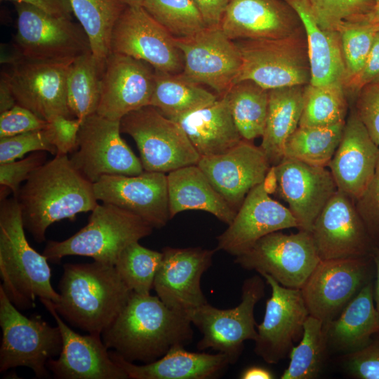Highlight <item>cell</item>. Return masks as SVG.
<instances>
[{"mask_svg": "<svg viewBox=\"0 0 379 379\" xmlns=\"http://www.w3.org/2000/svg\"><path fill=\"white\" fill-rule=\"evenodd\" d=\"M59 327L62 346L57 359H50L48 369L59 379H126V373L110 358L101 335H81L70 328L55 310L53 302L39 299Z\"/></svg>", "mask_w": 379, "mask_h": 379, "instance_id": "d4e9b609", "label": "cell"}, {"mask_svg": "<svg viewBox=\"0 0 379 379\" xmlns=\"http://www.w3.org/2000/svg\"><path fill=\"white\" fill-rule=\"evenodd\" d=\"M16 105L6 73L4 72L0 81V112L7 111Z\"/></svg>", "mask_w": 379, "mask_h": 379, "instance_id": "9f6ffc18", "label": "cell"}, {"mask_svg": "<svg viewBox=\"0 0 379 379\" xmlns=\"http://www.w3.org/2000/svg\"><path fill=\"white\" fill-rule=\"evenodd\" d=\"M197 165L237 212L248 193L265 181L272 167L260 147L244 139L222 154L200 157Z\"/></svg>", "mask_w": 379, "mask_h": 379, "instance_id": "603a6c76", "label": "cell"}, {"mask_svg": "<svg viewBox=\"0 0 379 379\" xmlns=\"http://www.w3.org/2000/svg\"><path fill=\"white\" fill-rule=\"evenodd\" d=\"M272 289L262 321L256 326L255 353L268 364L289 356L302 335L310 315L300 289L285 287L267 274H260Z\"/></svg>", "mask_w": 379, "mask_h": 379, "instance_id": "e0dca14e", "label": "cell"}, {"mask_svg": "<svg viewBox=\"0 0 379 379\" xmlns=\"http://www.w3.org/2000/svg\"><path fill=\"white\" fill-rule=\"evenodd\" d=\"M265 295V284L259 275L244 280L241 288V301L235 307L219 309L208 302L186 314L202 333L197 343L199 350L211 348L226 354L230 364L239 358L246 340L257 338L254 308Z\"/></svg>", "mask_w": 379, "mask_h": 379, "instance_id": "9c48e42d", "label": "cell"}, {"mask_svg": "<svg viewBox=\"0 0 379 379\" xmlns=\"http://www.w3.org/2000/svg\"><path fill=\"white\" fill-rule=\"evenodd\" d=\"M53 307L72 326L101 335L126 305L133 292L114 265L94 260L66 263Z\"/></svg>", "mask_w": 379, "mask_h": 379, "instance_id": "3957f363", "label": "cell"}, {"mask_svg": "<svg viewBox=\"0 0 379 379\" xmlns=\"http://www.w3.org/2000/svg\"><path fill=\"white\" fill-rule=\"evenodd\" d=\"M235 42L240 50L242 63L234 84L251 80L271 90L310 83L311 68L303 26L282 38Z\"/></svg>", "mask_w": 379, "mask_h": 379, "instance_id": "8992f818", "label": "cell"}, {"mask_svg": "<svg viewBox=\"0 0 379 379\" xmlns=\"http://www.w3.org/2000/svg\"><path fill=\"white\" fill-rule=\"evenodd\" d=\"M347 94L343 81L305 86L298 126H327L345 121Z\"/></svg>", "mask_w": 379, "mask_h": 379, "instance_id": "f35d334b", "label": "cell"}, {"mask_svg": "<svg viewBox=\"0 0 379 379\" xmlns=\"http://www.w3.org/2000/svg\"><path fill=\"white\" fill-rule=\"evenodd\" d=\"M374 274L371 256L321 260L300 288L310 315L332 321Z\"/></svg>", "mask_w": 379, "mask_h": 379, "instance_id": "4fadbf2b", "label": "cell"}, {"mask_svg": "<svg viewBox=\"0 0 379 379\" xmlns=\"http://www.w3.org/2000/svg\"><path fill=\"white\" fill-rule=\"evenodd\" d=\"M298 15L303 26L311 68L310 84L344 82L345 67L339 33L323 29L317 23L309 0H284Z\"/></svg>", "mask_w": 379, "mask_h": 379, "instance_id": "1f68e13d", "label": "cell"}, {"mask_svg": "<svg viewBox=\"0 0 379 379\" xmlns=\"http://www.w3.org/2000/svg\"><path fill=\"white\" fill-rule=\"evenodd\" d=\"M81 122L80 119L65 116H57L48 121L46 129L57 149V154H72L76 150Z\"/></svg>", "mask_w": 379, "mask_h": 379, "instance_id": "816d5d0a", "label": "cell"}, {"mask_svg": "<svg viewBox=\"0 0 379 379\" xmlns=\"http://www.w3.org/2000/svg\"><path fill=\"white\" fill-rule=\"evenodd\" d=\"M310 233L321 260L369 257L375 246L354 201L338 190L317 218Z\"/></svg>", "mask_w": 379, "mask_h": 379, "instance_id": "d6986e66", "label": "cell"}, {"mask_svg": "<svg viewBox=\"0 0 379 379\" xmlns=\"http://www.w3.org/2000/svg\"><path fill=\"white\" fill-rule=\"evenodd\" d=\"M268 91L251 80L234 83L225 96L242 138L251 141L264 133Z\"/></svg>", "mask_w": 379, "mask_h": 379, "instance_id": "d590c367", "label": "cell"}, {"mask_svg": "<svg viewBox=\"0 0 379 379\" xmlns=\"http://www.w3.org/2000/svg\"><path fill=\"white\" fill-rule=\"evenodd\" d=\"M46 161V152L38 151L18 161L0 164V185L9 188L16 198L22 183Z\"/></svg>", "mask_w": 379, "mask_h": 379, "instance_id": "bcb514c9", "label": "cell"}, {"mask_svg": "<svg viewBox=\"0 0 379 379\" xmlns=\"http://www.w3.org/2000/svg\"><path fill=\"white\" fill-rule=\"evenodd\" d=\"M17 11L16 52L42 61L70 62L92 52L89 39L79 23L50 15L25 3H14Z\"/></svg>", "mask_w": 379, "mask_h": 379, "instance_id": "30bf717a", "label": "cell"}, {"mask_svg": "<svg viewBox=\"0 0 379 379\" xmlns=\"http://www.w3.org/2000/svg\"><path fill=\"white\" fill-rule=\"evenodd\" d=\"M346 371L358 379H379V335L363 348L343 357Z\"/></svg>", "mask_w": 379, "mask_h": 379, "instance_id": "7dc6e473", "label": "cell"}, {"mask_svg": "<svg viewBox=\"0 0 379 379\" xmlns=\"http://www.w3.org/2000/svg\"><path fill=\"white\" fill-rule=\"evenodd\" d=\"M109 354L131 379H211L219 376L231 364L225 354L189 352L181 345L172 347L161 358L144 365L128 361L114 350Z\"/></svg>", "mask_w": 379, "mask_h": 379, "instance_id": "83f0119b", "label": "cell"}, {"mask_svg": "<svg viewBox=\"0 0 379 379\" xmlns=\"http://www.w3.org/2000/svg\"><path fill=\"white\" fill-rule=\"evenodd\" d=\"M272 170L279 196L288 204L298 230L310 232L338 190L330 170L285 157Z\"/></svg>", "mask_w": 379, "mask_h": 379, "instance_id": "ac0fdd59", "label": "cell"}, {"mask_svg": "<svg viewBox=\"0 0 379 379\" xmlns=\"http://www.w3.org/2000/svg\"><path fill=\"white\" fill-rule=\"evenodd\" d=\"M199 11L206 27H220L230 0H192Z\"/></svg>", "mask_w": 379, "mask_h": 379, "instance_id": "db71d44e", "label": "cell"}, {"mask_svg": "<svg viewBox=\"0 0 379 379\" xmlns=\"http://www.w3.org/2000/svg\"><path fill=\"white\" fill-rule=\"evenodd\" d=\"M104 67L92 52L77 58L70 64L67 76V99L74 118L83 120L96 113Z\"/></svg>", "mask_w": 379, "mask_h": 379, "instance_id": "8d00e7d4", "label": "cell"}, {"mask_svg": "<svg viewBox=\"0 0 379 379\" xmlns=\"http://www.w3.org/2000/svg\"><path fill=\"white\" fill-rule=\"evenodd\" d=\"M377 79H379V31L375 36L364 67L347 87V94L348 93L355 100L357 93L364 86Z\"/></svg>", "mask_w": 379, "mask_h": 379, "instance_id": "f5cc1de1", "label": "cell"}, {"mask_svg": "<svg viewBox=\"0 0 379 379\" xmlns=\"http://www.w3.org/2000/svg\"><path fill=\"white\" fill-rule=\"evenodd\" d=\"M319 25L324 30L336 31L343 21L373 12L374 0H309Z\"/></svg>", "mask_w": 379, "mask_h": 379, "instance_id": "ee69618b", "label": "cell"}, {"mask_svg": "<svg viewBox=\"0 0 379 379\" xmlns=\"http://www.w3.org/2000/svg\"><path fill=\"white\" fill-rule=\"evenodd\" d=\"M154 69L131 56L111 52L107 56L101 81L96 113L114 121L150 105L154 88Z\"/></svg>", "mask_w": 379, "mask_h": 379, "instance_id": "7402d4cb", "label": "cell"}, {"mask_svg": "<svg viewBox=\"0 0 379 379\" xmlns=\"http://www.w3.org/2000/svg\"><path fill=\"white\" fill-rule=\"evenodd\" d=\"M98 201L113 204L140 217L153 228L171 219L167 175L144 171L136 175H107L93 183Z\"/></svg>", "mask_w": 379, "mask_h": 379, "instance_id": "ffe728a7", "label": "cell"}, {"mask_svg": "<svg viewBox=\"0 0 379 379\" xmlns=\"http://www.w3.org/2000/svg\"><path fill=\"white\" fill-rule=\"evenodd\" d=\"M162 257V252L151 250L135 241L121 251L114 266L133 292L150 294Z\"/></svg>", "mask_w": 379, "mask_h": 379, "instance_id": "b9f144b4", "label": "cell"}, {"mask_svg": "<svg viewBox=\"0 0 379 379\" xmlns=\"http://www.w3.org/2000/svg\"><path fill=\"white\" fill-rule=\"evenodd\" d=\"M127 6H142L144 0H121Z\"/></svg>", "mask_w": 379, "mask_h": 379, "instance_id": "94428289", "label": "cell"}, {"mask_svg": "<svg viewBox=\"0 0 379 379\" xmlns=\"http://www.w3.org/2000/svg\"><path fill=\"white\" fill-rule=\"evenodd\" d=\"M354 100V108L359 118L379 145V79L364 86Z\"/></svg>", "mask_w": 379, "mask_h": 379, "instance_id": "c3c4849f", "label": "cell"}, {"mask_svg": "<svg viewBox=\"0 0 379 379\" xmlns=\"http://www.w3.org/2000/svg\"><path fill=\"white\" fill-rule=\"evenodd\" d=\"M25 3L50 15L72 19L73 14L69 0H1Z\"/></svg>", "mask_w": 379, "mask_h": 379, "instance_id": "11a10c76", "label": "cell"}, {"mask_svg": "<svg viewBox=\"0 0 379 379\" xmlns=\"http://www.w3.org/2000/svg\"><path fill=\"white\" fill-rule=\"evenodd\" d=\"M215 251L200 247H164L153 285L160 300L170 309L185 314L207 303L201 278L212 265Z\"/></svg>", "mask_w": 379, "mask_h": 379, "instance_id": "44dd1931", "label": "cell"}, {"mask_svg": "<svg viewBox=\"0 0 379 379\" xmlns=\"http://www.w3.org/2000/svg\"><path fill=\"white\" fill-rule=\"evenodd\" d=\"M120 121L97 113L82 120L77 147L70 161L94 183L107 175H136L144 171L140 159L121 137Z\"/></svg>", "mask_w": 379, "mask_h": 379, "instance_id": "7c38bea8", "label": "cell"}, {"mask_svg": "<svg viewBox=\"0 0 379 379\" xmlns=\"http://www.w3.org/2000/svg\"><path fill=\"white\" fill-rule=\"evenodd\" d=\"M8 62L6 72L16 102L49 121L57 116L74 118L67 99V76L70 62L28 59L17 52Z\"/></svg>", "mask_w": 379, "mask_h": 379, "instance_id": "5bb4252c", "label": "cell"}, {"mask_svg": "<svg viewBox=\"0 0 379 379\" xmlns=\"http://www.w3.org/2000/svg\"><path fill=\"white\" fill-rule=\"evenodd\" d=\"M305 86H293L268 91L266 123L260 148L270 165L284 157L285 143L299 126Z\"/></svg>", "mask_w": 379, "mask_h": 379, "instance_id": "d6a6232c", "label": "cell"}, {"mask_svg": "<svg viewBox=\"0 0 379 379\" xmlns=\"http://www.w3.org/2000/svg\"><path fill=\"white\" fill-rule=\"evenodd\" d=\"M25 230L17 199H1V286L18 310L34 307L37 298L53 303L60 300L59 293L51 283L48 260L29 245Z\"/></svg>", "mask_w": 379, "mask_h": 379, "instance_id": "277c9868", "label": "cell"}, {"mask_svg": "<svg viewBox=\"0 0 379 379\" xmlns=\"http://www.w3.org/2000/svg\"><path fill=\"white\" fill-rule=\"evenodd\" d=\"M48 121L28 109L15 105L1 113L0 138L46 128Z\"/></svg>", "mask_w": 379, "mask_h": 379, "instance_id": "f907efd6", "label": "cell"}, {"mask_svg": "<svg viewBox=\"0 0 379 379\" xmlns=\"http://www.w3.org/2000/svg\"><path fill=\"white\" fill-rule=\"evenodd\" d=\"M328 350L324 324L309 315L300 341L293 346L281 379H314L321 372Z\"/></svg>", "mask_w": 379, "mask_h": 379, "instance_id": "ab89813d", "label": "cell"}, {"mask_svg": "<svg viewBox=\"0 0 379 379\" xmlns=\"http://www.w3.org/2000/svg\"><path fill=\"white\" fill-rule=\"evenodd\" d=\"M372 13L379 25V0H374V8Z\"/></svg>", "mask_w": 379, "mask_h": 379, "instance_id": "91938a15", "label": "cell"}, {"mask_svg": "<svg viewBox=\"0 0 379 379\" xmlns=\"http://www.w3.org/2000/svg\"><path fill=\"white\" fill-rule=\"evenodd\" d=\"M154 71V88L149 105L174 121L212 104L219 98L182 72Z\"/></svg>", "mask_w": 379, "mask_h": 379, "instance_id": "836d02e7", "label": "cell"}, {"mask_svg": "<svg viewBox=\"0 0 379 379\" xmlns=\"http://www.w3.org/2000/svg\"><path fill=\"white\" fill-rule=\"evenodd\" d=\"M339 33L343 56L345 89L364 67L371 51L379 25L373 13L339 24Z\"/></svg>", "mask_w": 379, "mask_h": 379, "instance_id": "60d3db41", "label": "cell"}, {"mask_svg": "<svg viewBox=\"0 0 379 379\" xmlns=\"http://www.w3.org/2000/svg\"><path fill=\"white\" fill-rule=\"evenodd\" d=\"M142 6L175 38L187 37L206 27L192 0H144Z\"/></svg>", "mask_w": 379, "mask_h": 379, "instance_id": "7bdbcfd3", "label": "cell"}, {"mask_svg": "<svg viewBox=\"0 0 379 379\" xmlns=\"http://www.w3.org/2000/svg\"><path fill=\"white\" fill-rule=\"evenodd\" d=\"M153 229L126 210L98 204L86 225L63 241H48L42 254L52 262H59L67 255H81L114 265L127 246L149 236Z\"/></svg>", "mask_w": 379, "mask_h": 379, "instance_id": "5b68a950", "label": "cell"}, {"mask_svg": "<svg viewBox=\"0 0 379 379\" xmlns=\"http://www.w3.org/2000/svg\"><path fill=\"white\" fill-rule=\"evenodd\" d=\"M379 162V145L353 108L341 140L328 166L337 190L355 201L371 181Z\"/></svg>", "mask_w": 379, "mask_h": 379, "instance_id": "484cf974", "label": "cell"}, {"mask_svg": "<svg viewBox=\"0 0 379 379\" xmlns=\"http://www.w3.org/2000/svg\"><path fill=\"white\" fill-rule=\"evenodd\" d=\"M321 260L312 234L274 232L259 239L234 262L246 270L267 274L281 285L300 289Z\"/></svg>", "mask_w": 379, "mask_h": 379, "instance_id": "8fae6325", "label": "cell"}, {"mask_svg": "<svg viewBox=\"0 0 379 379\" xmlns=\"http://www.w3.org/2000/svg\"><path fill=\"white\" fill-rule=\"evenodd\" d=\"M111 52L142 60L155 70H183V55L173 36L142 6H126L121 13L112 29Z\"/></svg>", "mask_w": 379, "mask_h": 379, "instance_id": "9a60e30c", "label": "cell"}, {"mask_svg": "<svg viewBox=\"0 0 379 379\" xmlns=\"http://www.w3.org/2000/svg\"><path fill=\"white\" fill-rule=\"evenodd\" d=\"M354 203L373 243L379 246V162L371 181Z\"/></svg>", "mask_w": 379, "mask_h": 379, "instance_id": "681fc988", "label": "cell"}, {"mask_svg": "<svg viewBox=\"0 0 379 379\" xmlns=\"http://www.w3.org/2000/svg\"><path fill=\"white\" fill-rule=\"evenodd\" d=\"M345 123L327 126H298L285 143L284 157L327 167L341 140Z\"/></svg>", "mask_w": 379, "mask_h": 379, "instance_id": "74e56055", "label": "cell"}, {"mask_svg": "<svg viewBox=\"0 0 379 379\" xmlns=\"http://www.w3.org/2000/svg\"><path fill=\"white\" fill-rule=\"evenodd\" d=\"M241 379H272L274 374L268 369L260 366H250L240 374Z\"/></svg>", "mask_w": 379, "mask_h": 379, "instance_id": "6f0895ef", "label": "cell"}, {"mask_svg": "<svg viewBox=\"0 0 379 379\" xmlns=\"http://www.w3.org/2000/svg\"><path fill=\"white\" fill-rule=\"evenodd\" d=\"M120 128L135 140L144 171L166 173L200 159L181 126L151 105L124 116Z\"/></svg>", "mask_w": 379, "mask_h": 379, "instance_id": "ba28073f", "label": "cell"}, {"mask_svg": "<svg viewBox=\"0 0 379 379\" xmlns=\"http://www.w3.org/2000/svg\"><path fill=\"white\" fill-rule=\"evenodd\" d=\"M171 219L187 210L208 212L228 225L237 211L213 187L197 164L184 166L167 174Z\"/></svg>", "mask_w": 379, "mask_h": 379, "instance_id": "f546056e", "label": "cell"}, {"mask_svg": "<svg viewBox=\"0 0 379 379\" xmlns=\"http://www.w3.org/2000/svg\"><path fill=\"white\" fill-rule=\"evenodd\" d=\"M38 151L57 154V149L46 128L0 138V164L15 161L27 153Z\"/></svg>", "mask_w": 379, "mask_h": 379, "instance_id": "f6af8a7d", "label": "cell"}, {"mask_svg": "<svg viewBox=\"0 0 379 379\" xmlns=\"http://www.w3.org/2000/svg\"><path fill=\"white\" fill-rule=\"evenodd\" d=\"M192 325L186 314L170 309L157 295L132 292L101 337L107 349H114L126 361L148 364L175 345L190 343Z\"/></svg>", "mask_w": 379, "mask_h": 379, "instance_id": "6da1fadb", "label": "cell"}, {"mask_svg": "<svg viewBox=\"0 0 379 379\" xmlns=\"http://www.w3.org/2000/svg\"><path fill=\"white\" fill-rule=\"evenodd\" d=\"M0 372L27 367L39 378L49 375L47 363L59 356L62 338L58 326L41 317H27L11 302L0 286Z\"/></svg>", "mask_w": 379, "mask_h": 379, "instance_id": "52a82bcc", "label": "cell"}, {"mask_svg": "<svg viewBox=\"0 0 379 379\" xmlns=\"http://www.w3.org/2000/svg\"><path fill=\"white\" fill-rule=\"evenodd\" d=\"M302 27L284 0H230L220 28L232 40L278 39Z\"/></svg>", "mask_w": 379, "mask_h": 379, "instance_id": "4316f807", "label": "cell"}, {"mask_svg": "<svg viewBox=\"0 0 379 379\" xmlns=\"http://www.w3.org/2000/svg\"><path fill=\"white\" fill-rule=\"evenodd\" d=\"M25 230L41 243L53 223L74 220L98 205L93 183L77 171L67 154H57L36 169L16 197Z\"/></svg>", "mask_w": 379, "mask_h": 379, "instance_id": "7a4b0ae2", "label": "cell"}, {"mask_svg": "<svg viewBox=\"0 0 379 379\" xmlns=\"http://www.w3.org/2000/svg\"><path fill=\"white\" fill-rule=\"evenodd\" d=\"M73 14L84 29L93 55L105 66L111 53L115 22L126 7L121 0H69Z\"/></svg>", "mask_w": 379, "mask_h": 379, "instance_id": "e575fe53", "label": "cell"}, {"mask_svg": "<svg viewBox=\"0 0 379 379\" xmlns=\"http://www.w3.org/2000/svg\"><path fill=\"white\" fill-rule=\"evenodd\" d=\"M176 122L183 128L200 157L222 154L244 140L225 96Z\"/></svg>", "mask_w": 379, "mask_h": 379, "instance_id": "4dcf8cb0", "label": "cell"}, {"mask_svg": "<svg viewBox=\"0 0 379 379\" xmlns=\"http://www.w3.org/2000/svg\"><path fill=\"white\" fill-rule=\"evenodd\" d=\"M173 39L183 55L182 73L197 84L211 87L218 97L225 95L242 63L235 41L220 27H205L191 36Z\"/></svg>", "mask_w": 379, "mask_h": 379, "instance_id": "2e32d148", "label": "cell"}, {"mask_svg": "<svg viewBox=\"0 0 379 379\" xmlns=\"http://www.w3.org/2000/svg\"><path fill=\"white\" fill-rule=\"evenodd\" d=\"M328 349L343 354L360 350L379 335L373 279L364 285L334 319L324 324Z\"/></svg>", "mask_w": 379, "mask_h": 379, "instance_id": "f1b7e54d", "label": "cell"}, {"mask_svg": "<svg viewBox=\"0 0 379 379\" xmlns=\"http://www.w3.org/2000/svg\"><path fill=\"white\" fill-rule=\"evenodd\" d=\"M375 274L373 279V298L377 310L379 312V246H375L371 255Z\"/></svg>", "mask_w": 379, "mask_h": 379, "instance_id": "680465c9", "label": "cell"}, {"mask_svg": "<svg viewBox=\"0 0 379 379\" xmlns=\"http://www.w3.org/2000/svg\"><path fill=\"white\" fill-rule=\"evenodd\" d=\"M293 227L298 228L294 216L288 208L270 197L263 182L248 193L232 222L217 237L215 249L236 257L262 237Z\"/></svg>", "mask_w": 379, "mask_h": 379, "instance_id": "cb8c5ba5", "label": "cell"}]
</instances>
